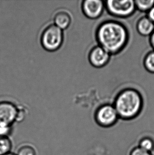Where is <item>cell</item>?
Segmentation results:
<instances>
[{
    "label": "cell",
    "instance_id": "6da1fadb",
    "mask_svg": "<svg viewBox=\"0 0 154 155\" xmlns=\"http://www.w3.org/2000/svg\"><path fill=\"white\" fill-rule=\"evenodd\" d=\"M98 37L102 48L108 52H115L125 45L127 33L125 28L118 23L108 22L100 27Z\"/></svg>",
    "mask_w": 154,
    "mask_h": 155
},
{
    "label": "cell",
    "instance_id": "7a4b0ae2",
    "mask_svg": "<svg viewBox=\"0 0 154 155\" xmlns=\"http://www.w3.org/2000/svg\"><path fill=\"white\" fill-rule=\"evenodd\" d=\"M142 106L140 95L133 90H127L118 97L115 109L119 117L125 120H129L137 116Z\"/></svg>",
    "mask_w": 154,
    "mask_h": 155
},
{
    "label": "cell",
    "instance_id": "3957f363",
    "mask_svg": "<svg viewBox=\"0 0 154 155\" xmlns=\"http://www.w3.org/2000/svg\"><path fill=\"white\" fill-rule=\"evenodd\" d=\"M64 40L63 32L54 24L46 27L42 32L40 41L45 50L50 52L58 51L63 45Z\"/></svg>",
    "mask_w": 154,
    "mask_h": 155
},
{
    "label": "cell",
    "instance_id": "277c9868",
    "mask_svg": "<svg viewBox=\"0 0 154 155\" xmlns=\"http://www.w3.org/2000/svg\"><path fill=\"white\" fill-rule=\"evenodd\" d=\"M24 108L17 107L10 101L0 102V124L12 126L15 121H20L25 115Z\"/></svg>",
    "mask_w": 154,
    "mask_h": 155
},
{
    "label": "cell",
    "instance_id": "5b68a950",
    "mask_svg": "<svg viewBox=\"0 0 154 155\" xmlns=\"http://www.w3.org/2000/svg\"><path fill=\"white\" fill-rule=\"evenodd\" d=\"M118 115L115 107L111 105H105L98 110L96 113V122L99 126L108 128L116 124Z\"/></svg>",
    "mask_w": 154,
    "mask_h": 155
},
{
    "label": "cell",
    "instance_id": "8992f818",
    "mask_svg": "<svg viewBox=\"0 0 154 155\" xmlns=\"http://www.w3.org/2000/svg\"><path fill=\"white\" fill-rule=\"evenodd\" d=\"M109 11L120 17L129 15L135 9V2L132 0H111L107 2Z\"/></svg>",
    "mask_w": 154,
    "mask_h": 155
},
{
    "label": "cell",
    "instance_id": "52a82bcc",
    "mask_svg": "<svg viewBox=\"0 0 154 155\" xmlns=\"http://www.w3.org/2000/svg\"><path fill=\"white\" fill-rule=\"evenodd\" d=\"M102 8L103 3L99 0H87L83 2V12L89 18H95L99 16Z\"/></svg>",
    "mask_w": 154,
    "mask_h": 155
},
{
    "label": "cell",
    "instance_id": "ba28073f",
    "mask_svg": "<svg viewBox=\"0 0 154 155\" xmlns=\"http://www.w3.org/2000/svg\"><path fill=\"white\" fill-rule=\"evenodd\" d=\"M108 59V52L102 47H97L94 49L90 56V59L92 64L97 67L104 65Z\"/></svg>",
    "mask_w": 154,
    "mask_h": 155
},
{
    "label": "cell",
    "instance_id": "9c48e42d",
    "mask_svg": "<svg viewBox=\"0 0 154 155\" xmlns=\"http://www.w3.org/2000/svg\"><path fill=\"white\" fill-rule=\"evenodd\" d=\"M53 21L54 25L61 29H66L71 24V15L66 11L61 10L54 14Z\"/></svg>",
    "mask_w": 154,
    "mask_h": 155
},
{
    "label": "cell",
    "instance_id": "30bf717a",
    "mask_svg": "<svg viewBox=\"0 0 154 155\" xmlns=\"http://www.w3.org/2000/svg\"><path fill=\"white\" fill-rule=\"evenodd\" d=\"M154 29V23L148 18H143L138 23V31L143 35H149L153 31Z\"/></svg>",
    "mask_w": 154,
    "mask_h": 155
},
{
    "label": "cell",
    "instance_id": "8fae6325",
    "mask_svg": "<svg viewBox=\"0 0 154 155\" xmlns=\"http://www.w3.org/2000/svg\"><path fill=\"white\" fill-rule=\"evenodd\" d=\"M138 147L145 151L152 153L154 149V141L149 137H143L140 139Z\"/></svg>",
    "mask_w": 154,
    "mask_h": 155
},
{
    "label": "cell",
    "instance_id": "7c38bea8",
    "mask_svg": "<svg viewBox=\"0 0 154 155\" xmlns=\"http://www.w3.org/2000/svg\"><path fill=\"white\" fill-rule=\"evenodd\" d=\"M12 142L8 137L0 136V155H5L10 153Z\"/></svg>",
    "mask_w": 154,
    "mask_h": 155
},
{
    "label": "cell",
    "instance_id": "4fadbf2b",
    "mask_svg": "<svg viewBox=\"0 0 154 155\" xmlns=\"http://www.w3.org/2000/svg\"><path fill=\"white\" fill-rule=\"evenodd\" d=\"M136 4L140 10L146 11L151 9L154 6V0H137Z\"/></svg>",
    "mask_w": 154,
    "mask_h": 155
},
{
    "label": "cell",
    "instance_id": "5bb4252c",
    "mask_svg": "<svg viewBox=\"0 0 154 155\" xmlns=\"http://www.w3.org/2000/svg\"><path fill=\"white\" fill-rule=\"evenodd\" d=\"M17 155H36V153L33 147L24 146L19 149Z\"/></svg>",
    "mask_w": 154,
    "mask_h": 155
},
{
    "label": "cell",
    "instance_id": "9a60e30c",
    "mask_svg": "<svg viewBox=\"0 0 154 155\" xmlns=\"http://www.w3.org/2000/svg\"><path fill=\"white\" fill-rule=\"evenodd\" d=\"M145 65L148 71L154 72V52H151L147 56Z\"/></svg>",
    "mask_w": 154,
    "mask_h": 155
},
{
    "label": "cell",
    "instance_id": "2e32d148",
    "mask_svg": "<svg viewBox=\"0 0 154 155\" xmlns=\"http://www.w3.org/2000/svg\"><path fill=\"white\" fill-rule=\"evenodd\" d=\"M11 126L0 124V136L8 137L11 132Z\"/></svg>",
    "mask_w": 154,
    "mask_h": 155
},
{
    "label": "cell",
    "instance_id": "e0dca14e",
    "mask_svg": "<svg viewBox=\"0 0 154 155\" xmlns=\"http://www.w3.org/2000/svg\"><path fill=\"white\" fill-rule=\"evenodd\" d=\"M130 155H152L151 153L145 151L139 147L134 148L130 153Z\"/></svg>",
    "mask_w": 154,
    "mask_h": 155
},
{
    "label": "cell",
    "instance_id": "ac0fdd59",
    "mask_svg": "<svg viewBox=\"0 0 154 155\" xmlns=\"http://www.w3.org/2000/svg\"><path fill=\"white\" fill-rule=\"evenodd\" d=\"M149 19H150L152 22H154V6L150 9L149 13Z\"/></svg>",
    "mask_w": 154,
    "mask_h": 155
},
{
    "label": "cell",
    "instance_id": "d6986e66",
    "mask_svg": "<svg viewBox=\"0 0 154 155\" xmlns=\"http://www.w3.org/2000/svg\"><path fill=\"white\" fill-rule=\"evenodd\" d=\"M151 42H152V46H153V47H154V32L153 33V34H152V38H151Z\"/></svg>",
    "mask_w": 154,
    "mask_h": 155
},
{
    "label": "cell",
    "instance_id": "ffe728a7",
    "mask_svg": "<svg viewBox=\"0 0 154 155\" xmlns=\"http://www.w3.org/2000/svg\"><path fill=\"white\" fill-rule=\"evenodd\" d=\"M15 155V154H14V153H7V154H6V155Z\"/></svg>",
    "mask_w": 154,
    "mask_h": 155
}]
</instances>
